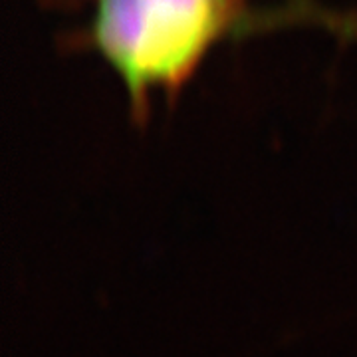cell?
<instances>
[{"instance_id":"1","label":"cell","mask_w":357,"mask_h":357,"mask_svg":"<svg viewBox=\"0 0 357 357\" xmlns=\"http://www.w3.org/2000/svg\"><path fill=\"white\" fill-rule=\"evenodd\" d=\"M86 42L123 86L133 115L173 96L234 30L241 0H89Z\"/></svg>"},{"instance_id":"2","label":"cell","mask_w":357,"mask_h":357,"mask_svg":"<svg viewBox=\"0 0 357 357\" xmlns=\"http://www.w3.org/2000/svg\"><path fill=\"white\" fill-rule=\"evenodd\" d=\"M319 18H326L328 20V26L333 28V30H340V32H345L347 36L351 34V36H357V18L356 16H351V18H347V16H319Z\"/></svg>"},{"instance_id":"3","label":"cell","mask_w":357,"mask_h":357,"mask_svg":"<svg viewBox=\"0 0 357 357\" xmlns=\"http://www.w3.org/2000/svg\"><path fill=\"white\" fill-rule=\"evenodd\" d=\"M38 2L52 10H76L79 6L89 4V0H38Z\"/></svg>"}]
</instances>
